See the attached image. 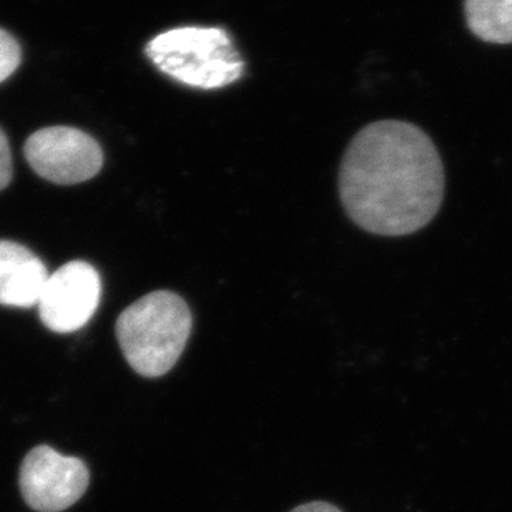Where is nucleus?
I'll use <instances>...</instances> for the list:
<instances>
[{"label": "nucleus", "mask_w": 512, "mask_h": 512, "mask_svg": "<svg viewBox=\"0 0 512 512\" xmlns=\"http://www.w3.org/2000/svg\"><path fill=\"white\" fill-rule=\"evenodd\" d=\"M340 197L366 232L404 237L431 223L444 200V167L433 140L416 125L381 120L346 148Z\"/></svg>", "instance_id": "f257e3e1"}, {"label": "nucleus", "mask_w": 512, "mask_h": 512, "mask_svg": "<svg viewBox=\"0 0 512 512\" xmlns=\"http://www.w3.org/2000/svg\"><path fill=\"white\" fill-rule=\"evenodd\" d=\"M115 333L132 370L158 378L180 360L192 333V313L172 291H153L122 311Z\"/></svg>", "instance_id": "f03ea898"}, {"label": "nucleus", "mask_w": 512, "mask_h": 512, "mask_svg": "<svg viewBox=\"0 0 512 512\" xmlns=\"http://www.w3.org/2000/svg\"><path fill=\"white\" fill-rule=\"evenodd\" d=\"M162 74L193 89H222L242 79L245 64L230 35L217 27H178L145 49Z\"/></svg>", "instance_id": "7ed1b4c3"}, {"label": "nucleus", "mask_w": 512, "mask_h": 512, "mask_svg": "<svg viewBox=\"0 0 512 512\" xmlns=\"http://www.w3.org/2000/svg\"><path fill=\"white\" fill-rule=\"evenodd\" d=\"M24 153L37 175L57 185L87 182L104 165V152L99 142L74 127L37 130L27 138Z\"/></svg>", "instance_id": "20e7f679"}, {"label": "nucleus", "mask_w": 512, "mask_h": 512, "mask_svg": "<svg viewBox=\"0 0 512 512\" xmlns=\"http://www.w3.org/2000/svg\"><path fill=\"white\" fill-rule=\"evenodd\" d=\"M87 464L50 446L32 449L20 466V493L37 512H62L74 506L89 488Z\"/></svg>", "instance_id": "39448f33"}, {"label": "nucleus", "mask_w": 512, "mask_h": 512, "mask_svg": "<svg viewBox=\"0 0 512 512\" xmlns=\"http://www.w3.org/2000/svg\"><path fill=\"white\" fill-rule=\"evenodd\" d=\"M102 281L87 261H70L45 281L39 300L40 320L55 333L84 328L99 308Z\"/></svg>", "instance_id": "423d86ee"}, {"label": "nucleus", "mask_w": 512, "mask_h": 512, "mask_svg": "<svg viewBox=\"0 0 512 512\" xmlns=\"http://www.w3.org/2000/svg\"><path fill=\"white\" fill-rule=\"evenodd\" d=\"M49 271L44 261L20 243L0 240V305L32 308L39 305Z\"/></svg>", "instance_id": "0eeeda50"}, {"label": "nucleus", "mask_w": 512, "mask_h": 512, "mask_svg": "<svg viewBox=\"0 0 512 512\" xmlns=\"http://www.w3.org/2000/svg\"><path fill=\"white\" fill-rule=\"evenodd\" d=\"M466 24L488 44H512V0H464Z\"/></svg>", "instance_id": "6e6552de"}, {"label": "nucleus", "mask_w": 512, "mask_h": 512, "mask_svg": "<svg viewBox=\"0 0 512 512\" xmlns=\"http://www.w3.org/2000/svg\"><path fill=\"white\" fill-rule=\"evenodd\" d=\"M20 60H22V52L17 40L9 32L0 29V84L19 69Z\"/></svg>", "instance_id": "1a4fd4ad"}, {"label": "nucleus", "mask_w": 512, "mask_h": 512, "mask_svg": "<svg viewBox=\"0 0 512 512\" xmlns=\"http://www.w3.org/2000/svg\"><path fill=\"white\" fill-rule=\"evenodd\" d=\"M12 180V153L4 132L0 130V190H4Z\"/></svg>", "instance_id": "9d476101"}, {"label": "nucleus", "mask_w": 512, "mask_h": 512, "mask_svg": "<svg viewBox=\"0 0 512 512\" xmlns=\"http://www.w3.org/2000/svg\"><path fill=\"white\" fill-rule=\"evenodd\" d=\"M290 512H341L340 509L330 503H323V501H315V503L301 504L298 508Z\"/></svg>", "instance_id": "9b49d317"}]
</instances>
